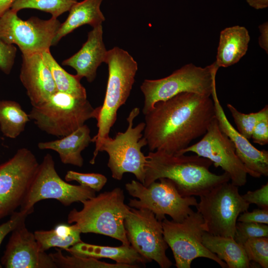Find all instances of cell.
Wrapping results in <instances>:
<instances>
[{"label": "cell", "mask_w": 268, "mask_h": 268, "mask_svg": "<svg viewBox=\"0 0 268 268\" xmlns=\"http://www.w3.org/2000/svg\"><path fill=\"white\" fill-rule=\"evenodd\" d=\"M144 115L143 136L150 151L173 154L203 135L215 117L212 98L192 92L157 102Z\"/></svg>", "instance_id": "1"}, {"label": "cell", "mask_w": 268, "mask_h": 268, "mask_svg": "<svg viewBox=\"0 0 268 268\" xmlns=\"http://www.w3.org/2000/svg\"><path fill=\"white\" fill-rule=\"evenodd\" d=\"M144 186L147 187L160 178H167L176 185L185 197L201 196L214 187L229 182L226 172H211L212 162L198 155L169 154L163 151H150L146 156Z\"/></svg>", "instance_id": "2"}, {"label": "cell", "mask_w": 268, "mask_h": 268, "mask_svg": "<svg viewBox=\"0 0 268 268\" xmlns=\"http://www.w3.org/2000/svg\"><path fill=\"white\" fill-rule=\"evenodd\" d=\"M123 190L115 188L82 202L83 208L72 209L67 222L74 223L82 233H93L116 239L130 245L124 226L130 207L124 202Z\"/></svg>", "instance_id": "3"}, {"label": "cell", "mask_w": 268, "mask_h": 268, "mask_svg": "<svg viewBox=\"0 0 268 268\" xmlns=\"http://www.w3.org/2000/svg\"><path fill=\"white\" fill-rule=\"evenodd\" d=\"M139 112L138 107L131 110L127 118L128 127L124 132L118 133L114 138L109 136L100 140L95 147L90 163H95L99 152L105 151L109 156L107 166L113 178L121 180L125 173H131L143 184L147 161L146 156L141 151L142 147L147 145L142 134L145 123L141 122L133 127L134 121Z\"/></svg>", "instance_id": "4"}, {"label": "cell", "mask_w": 268, "mask_h": 268, "mask_svg": "<svg viewBox=\"0 0 268 268\" xmlns=\"http://www.w3.org/2000/svg\"><path fill=\"white\" fill-rule=\"evenodd\" d=\"M104 63L108 65V78L104 102L96 120L98 132L91 139L95 147L102 139L109 136L118 110L130 95L138 69L133 57L118 47L107 51Z\"/></svg>", "instance_id": "5"}, {"label": "cell", "mask_w": 268, "mask_h": 268, "mask_svg": "<svg viewBox=\"0 0 268 268\" xmlns=\"http://www.w3.org/2000/svg\"><path fill=\"white\" fill-rule=\"evenodd\" d=\"M101 106L93 108L87 98L57 91L43 105L33 107L28 116L41 131L64 137L89 119H97Z\"/></svg>", "instance_id": "6"}, {"label": "cell", "mask_w": 268, "mask_h": 268, "mask_svg": "<svg viewBox=\"0 0 268 268\" xmlns=\"http://www.w3.org/2000/svg\"><path fill=\"white\" fill-rule=\"evenodd\" d=\"M218 68L215 62L204 67L189 64L165 77L145 79L140 86L144 97L143 114L145 115L157 102L183 92L211 97L216 87L215 76Z\"/></svg>", "instance_id": "7"}, {"label": "cell", "mask_w": 268, "mask_h": 268, "mask_svg": "<svg viewBox=\"0 0 268 268\" xmlns=\"http://www.w3.org/2000/svg\"><path fill=\"white\" fill-rule=\"evenodd\" d=\"M158 180L147 187L135 180L127 183L126 190L134 198L130 200L129 206L147 209L161 221L166 218V215L174 221H182L194 211L190 206H197V200L194 196H182L171 180L160 178Z\"/></svg>", "instance_id": "8"}, {"label": "cell", "mask_w": 268, "mask_h": 268, "mask_svg": "<svg viewBox=\"0 0 268 268\" xmlns=\"http://www.w3.org/2000/svg\"><path fill=\"white\" fill-rule=\"evenodd\" d=\"M196 206L203 218L205 231L214 235L234 237L239 215L250 204L231 183L220 184L200 196Z\"/></svg>", "instance_id": "9"}, {"label": "cell", "mask_w": 268, "mask_h": 268, "mask_svg": "<svg viewBox=\"0 0 268 268\" xmlns=\"http://www.w3.org/2000/svg\"><path fill=\"white\" fill-rule=\"evenodd\" d=\"M162 224L164 238L172 250L177 268H190L192 261L198 258H208L222 268H227L224 262L202 244V235L206 231L203 218L198 211H193L181 222L165 218Z\"/></svg>", "instance_id": "10"}, {"label": "cell", "mask_w": 268, "mask_h": 268, "mask_svg": "<svg viewBox=\"0 0 268 268\" xmlns=\"http://www.w3.org/2000/svg\"><path fill=\"white\" fill-rule=\"evenodd\" d=\"M95 192L88 187L71 185L62 179L56 171L52 155L48 153L39 164L20 211L29 215L37 202L46 199L56 200L67 206L94 197Z\"/></svg>", "instance_id": "11"}, {"label": "cell", "mask_w": 268, "mask_h": 268, "mask_svg": "<svg viewBox=\"0 0 268 268\" xmlns=\"http://www.w3.org/2000/svg\"><path fill=\"white\" fill-rule=\"evenodd\" d=\"M10 8L0 17V38L8 44L17 45L22 55L42 53L50 50L61 23L51 17L43 20L31 17L21 19Z\"/></svg>", "instance_id": "12"}, {"label": "cell", "mask_w": 268, "mask_h": 268, "mask_svg": "<svg viewBox=\"0 0 268 268\" xmlns=\"http://www.w3.org/2000/svg\"><path fill=\"white\" fill-rule=\"evenodd\" d=\"M39 164L30 150L21 148L0 165V219L11 215L20 206Z\"/></svg>", "instance_id": "13"}, {"label": "cell", "mask_w": 268, "mask_h": 268, "mask_svg": "<svg viewBox=\"0 0 268 268\" xmlns=\"http://www.w3.org/2000/svg\"><path fill=\"white\" fill-rule=\"evenodd\" d=\"M124 226L130 245L148 263L154 261L161 268L172 266L166 254L168 245L164 238L162 221L151 211L130 207Z\"/></svg>", "instance_id": "14"}, {"label": "cell", "mask_w": 268, "mask_h": 268, "mask_svg": "<svg viewBox=\"0 0 268 268\" xmlns=\"http://www.w3.org/2000/svg\"><path fill=\"white\" fill-rule=\"evenodd\" d=\"M188 152L208 159L216 168L221 167L229 175L231 183L238 187L246 184L247 174L251 176L237 155L233 142L220 130L216 117L200 140L177 154Z\"/></svg>", "instance_id": "15"}, {"label": "cell", "mask_w": 268, "mask_h": 268, "mask_svg": "<svg viewBox=\"0 0 268 268\" xmlns=\"http://www.w3.org/2000/svg\"><path fill=\"white\" fill-rule=\"evenodd\" d=\"M1 258L6 268H57L49 254L41 250L25 222L12 232Z\"/></svg>", "instance_id": "16"}, {"label": "cell", "mask_w": 268, "mask_h": 268, "mask_svg": "<svg viewBox=\"0 0 268 268\" xmlns=\"http://www.w3.org/2000/svg\"><path fill=\"white\" fill-rule=\"evenodd\" d=\"M218 127L234 144L237 155L250 171L251 176L260 178L268 176V151L259 150L241 135L228 121L217 95L216 87L211 96Z\"/></svg>", "instance_id": "17"}, {"label": "cell", "mask_w": 268, "mask_h": 268, "mask_svg": "<svg viewBox=\"0 0 268 268\" xmlns=\"http://www.w3.org/2000/svg\"><path fill=\"white\" fill-rule=\"evenodd\" d=\"M20 79L32 107L43 105L58 91L41 53L22 55Z\"/></svg>", "instance_id": "18"}, {"label": "cell", "mask_w": 268, "mask_h": 268, "mask_svg": "<svg viewBox=\"0 0 268 268\" xmlns=\"http://www.w3.org/2000/svg\"><path fill=\"white\" fill-rule=\"evenodd\" d=\"M102 25L93 27L81 49L62 65L73 68L80 79L85 77L91 83L96 78L98 67L104 63L107 51L103 39Z\"/></svg>", "instance_id": "19"}, {"label": "cell", "mask_w": 268, "mask_h": 268, "mask_svg": "<svg viewBox=\"0 0 268 268\" xmlns=\"http://www.w3.org/2000/svg\"><path fill=\"white\" fill-rule=\"evenodd\" d=\"M90 130L84 124L71 134L55 140L40 142L39 149H51L59 154L61 162L79 167L83 165L81 152L91 142Z\"/></svg>", "instance_id": "20"}, {"label": "cell", "mask_w": 268, "mask_h": 268, "mask_svg": "<svg viewBox=\"0 0 268 268\" xmlns=\"http://www.w3.org/2000/svg\"><path fill=\"white\" fill-rule=\"evenodd\" d=\"M250 37L243 26L225 28L220 33L215 63L219 67H227L237 63L246 54Z\"/></svg>", "instance_id": "21"}, {"label": "cell", "mask_w": 268, "mask_h": 268, "mask_svg": "<svg viewBox=\"0 0 268 268\" xmlns=\"http://www.w3.org/2000/svg\"><path fill=\"white\" fill-rule=\"evenodd\" d=\"M103 0H83L76 1L71 7L69 14L64 22L61 23L52 42L56 45L60 40L76 28L85 24L92 27L102 25L105 20L100 9Z\"/></svg>", "instance_id": "22"}, {"label": "cell", "mask_w": 268, "mask_h": 268, "mask_svg": "<svg viewBox=\"0 0 268 268\" xmlns=\"http://www.w3.org/2000/svg\"><path fill=\"white\" fill-rule=\"evenodd\" d=\"M67 251L70 254L96 259H110L115 261L116 263L120 264L138 266V264L148 263L131 245L110 247L89 244L81 241L70 247Z\"/></svg>", "instance_id": "23"}, {"label": "cell", "mask_w": 268, "mask_h": 268, "mask_svg": "<svg viewBox=\"0 0 268 268\" xmlns=\"http://www.w3.org/2000/svg\"><path fill=\"white\" fill-rule=\"evenodd\" d=\"M202 244L211 252L226 264L228 268H249L252 264L242 245L233 237L214 235L205 232Z\"/></svg>", "instance_id": "24"}, {"label": "cell", "mask_w": 268, "mask_h": 268, "mask_svg": "<svg viewBox=\"0 0 268 268\" xmlns=\"http://www.w3.org/2000/svg\"><path fill=\"white\" fill-rule=\"evenodd\" d=\"M79 229L75 225L60 224L50 230H37L34 234L41 250L46 252L53 247L67 250L81 242Z\"/></svg>", "instance_id": "25"}, {"label": "cell", "mask_w": 268, "mask_h": 268, "mask_svg": "<svg viewBox=\"0 0 268 268\" xmlns=\"http://www.w3.org/2000/svg\"><path fill=\"white\" fill-rule=\"evenodd\" d=\"M42 59L50 70L58 91L67 93L75 97L87 98L85 88L80 83L81 79L66 71L57 62L50 50L41 53Z\"/></svg>", "instance_id": "26"}, {"label": "cell", "mask_w": 268, "mask_h": 268, "mask_svg": "<svg viewBox=\"0 0 268 268\" xmlns=\"http://www.w3.org/2000/svg\"><path fill=\"white\" fill-rule=\"evenodd\" d=\"M30 120L17 102L0 101V129L5 136L15 138L19 136Z\"/></svg>", "instance_id": "27"}, {"label": "cell", "mask_w": 268, "mask_h": 268, "mask_svg": "<svg viewBox=\"0 0 268 268\" xmlns=\"http://www.w3.org/2000/svg\"><path fill=\"white\" fill-rule=\"evenodd\" d=\"M57 268H135L137 265L120 264H109L99 261L97 259L75 254L65 256L60 249L49 254Z\"/></svg>", "instance_id": "28"}, {"label": "cell", "mask_w": 268, "mask_h": 268, "mask_svg": "<svg viewBox=\"0 0 268 268\" xmlns=\"http://www.w3.org/2000/svg\"><path fill=\"white\" fill-rule=\"evenodd\" d=\"M77 0H15L10 9L18 12L24 8H33L50 13L52 17L57 18L69 11Z\"/></svg>", "instance_id": "29"}, {"label": "cell", "mask_w": 268, "mask_h": 268, "mask_svg": "<svg viewBox=\"0 0 268 268\" xmlns=\"http://www.w3.org/2000/svg\"><path fill=\"white\" fill-rule=\"evenodd\" d=\"M227 107L232 115L237 131L248 140L251 138L253 130L258 123L268 117V105L257 112L249 114L240 112L230 104H228Z\"/></svg>", "instance_id": "30"}, {"label": "cell", "mask_w": 268, "mask_h": 268, "mask_svg": "<svg viewBox=\"0 0 268 268\" xmlns=\"http://www.w3.org/2000/svg\"><path fill=\"white\" fill-rule=\"evenodd\" d=\"M249 260L259 264L263 268H268V238H252L243 245Z\"/></svg>", "instance_id": "31"}, {"label": "cell", "mask_w": 268, "mask_h": 268, "mask_svg": "<svg viewBox=\"0 0 268 268\" xmlns=\"http://www.w3.org/2000/svg\"><path fill=\"white\" fill-rule=\"evenodd\" d=\"M268 237L267 224L237 221L234 239L238 243L243 245L248 239L255 237Z\"/></svg>", "instance_id": "32"}, {"label": "cell", "mask_w": 268, "mask_h": 268, "mask_svg": "<svg viewBox=\"0 0 268 268\" xmlns=\"http://www.w3.org/2000/svg\"><path fill=\"white\" fill-rule=\"evenodd\" d=\"M66 181H75L79 185L88 187L95 192H99L107 182V178L99 173H83L69 170L65 177Z\"/></svg>", "instance_id": "33"}, {"label": "cell", "mask_w": 268, "mask_h": 268, "mask_svg": "<svg viewBox=\"0 0 268 268\" xmlns=\"http://www.w3.org/2000/svg\"><path fill=\"white\" fill-rule=\"evenodd\" d=\"M17 49L14 45L5 43L0 38V69L9 74L14 63Z\"/></svg>", "instance_id": "34"}, {"label": "cell", "mask_w": 268, "mask_h": 268, "mask_svg": "<svg viewBox=\"0 0 268 268\" xmlns=\"http://www.w3.org/2000/svg\"><path fill=\"white\" fill-rule=\"evenodd\" d=\"M242 197L249 204H255L262 208H268V183L255 191H248Z\"/></svg>", "instance_id": "35"}, {"label": "cell", "mask_w": 268, "mask_h": 268, "mask_svg": "<svg viewBox=\"0 0 268 268\" xmlns=\"http://www.w3.org/2000/svg\"><path fill=\"white\" fill-rule=\"evenodd\" d=\"M10 219L0 225V245L5 237L18 226L25 222L27 214L21 211H14L10 215ZM0 264V268H2Z\"/></svg>", "instance_id": "36"}, {"label": "cell", "mask_w": 268, "mask_h": 268, "mask_svg": "<svg viewBox=\"0 0 268 268\" xmlns=\"http://www.w3.org/2000/svg\"><path fill=\"white\" fill-rule=\"evenodd\" d=\"M237 221L268 224V208L255 209L252 212L241 213Z\"/></svg>", "instance_id": "37"}, {"label": "cell", "mask_w": 268, "mask_h": 268, "mask_svg": "<svg viewBox=\"0 0 268 268\" xmlns=\"http://www.w3.org/2000/svg\"><path fill=\"white\" fill-rule=\"evenodd\" d=\"M251 138L254 143L261 145L268 143V117L258 123L253 130Z\"/></svg>", "instance_id": "38"}, {"label": "cell", "mask_w": 268, "mask_h": 268, "mask_svg": "<svg viewBox=\"0 0 268 268\" xmlns=\"http://www.w3.org/2000/svg\"><path fill=\"white\" fill-rule=\"evenodd\" d=\"M261 35L259 38V44L268 54V23L265 22L259 26Z\"/></svg>", "instance_id": "39"}, {"label": "cell", "mask_w": 268, "mask_h": 268, "mask_svg": "<svg viewBox=\"0 0 268 268\" xmlns=\"http://www.w3.org/2000/svg\"><path fill=\"white\" fill-rule=\"evenodd\" d=\"M247 2L256 9H262L268 6V0H246Z\"/></svg>", "instance_id": "40"}, {"label": "cell", "mask_w": 268, "mask_h": 268, "mask_svg": "<svg viewBox=\"0 0 268 268\" xmlns=\"http://www.w3.org/2000/svg\"><path fill=\"white\" fill-rule=\"evenodd\" d=\"M15 0H0V17L9 9Z\"/></svg>", "instance_id": "41"}]
</instances>
